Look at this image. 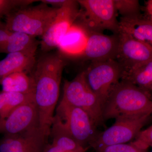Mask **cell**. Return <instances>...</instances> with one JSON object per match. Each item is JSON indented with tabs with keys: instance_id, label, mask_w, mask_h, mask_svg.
Instances as JSON below:
<instances>
[{
	"instance_id": "21",
	"label": "cell",
	"mask_w": 152,
	"mask_h": 152,
	"mask_svg": "<svg viewBox=\"0 0 152 152\" xmlns=\"http://www.w3.org/2000/svg\"><path fill=\"white\" fill-rule=\"evenodd\" d=\"M34 100L33 94L0 92V119H4L17 107Z\"/></svg>"
},
{
	"instance_id": "30",
	"label": "cell",
	"mask_w": 152,
	"mask_h": 152,
	"mask_svg": "<svg viewBox=\"0 0 152 152\" xmlns=\"http://www.w3.org/2000/svg\"><path fill=\"white\" fill-rule=\"evenodd\" d=\"M88 149V148H83L80 149L74 150V151H69L66 152H86L87 151Z\"/></svg>"
},
{
	"instance_id": "6",
	"label": "cell",
	"mask_w": 152,
	"mask_h": 152,
	"mask_svg": "<svg viewBox=\"0 0 152 152\" xmlns=\"http://www.w3.org/2000/svg\"><path fill=\"white\" fill-rule=\"evenodd\" d=\"M61 100L86 112L97 127L103 124L102 104L87 84L83 71L72 80L65 81Z\"/></svg>"
},
{
	"instance_id": "22",
	"label": "cell",
	"mask_w": 152,
	"mask_h": 152,
	"mask_svg": "<svg viewBox=\"0 0 152 152\" xmlns=\"http://www.w3.org/2000/svg\"><path fill=\"white\" fill-rule=\"evenodd\" d=\"M118 14L122 18L141 16L140 4L137 0H115Z\"/></svg>"
},
{
	"instance_id": "14",
	"label": "cell",
	"mask_w": 152,
	"mask_h": 152,
	"mask_svg": "<svg viewBox=\"0 0 152 152\" xmlns=\"http://www.w3.org/2000/svg\"><path fill=\"white\" fill-rule=\"evenodd\" d=\"M88 35L86 28L77 20L57 48L60 56L81 57L86 45Z\"/></svg>"
},
{
	"instance_id": "27",
	"label": "cell",
	"mask_w": 152,
	"mask_h": 152,
	"mask_svg": "<svg viewBox=\"0 0 152 152\" xmlns=\"http://www.w3.org/2000/svg\"><path fill=\"white\" fill-rule=\"evenodd\" d=\"M39 1L48 5H51L53 7L60 8L66 3L67 0H41Z\"/></svg>"
},
{
	"instance_id": "31",
	"label": "cell",
	"mask_w": 152,
	"mask_h": 152,
	"mask_svg": "<svg viewBox=\"0 0 152 152\" xmlns=\"http://www.w3.org/2000/svg\"><path fill=\"white\" fill-rule=\"evenodd\" d=\"M150 126L152 127V125H151V126Z\"/></svg>"
},
{
	"instance_id": "26",
	"label": "cell",
	"mask_w": 152,
	"mask_h": 152,
	"mask_svg": "<svg viewBox=\"0 0 152 152\" xmlns=\"http://www.w3.org/2000/svg\"><path fill=\"white\" fill-rule=\"evenodd\" d=\"M12 33L7 28L5 22L0 20V53H2Z\"/></svg>"
},
{
	"instance_id": "3",
	"label": "cell",
	"mask_w": 152,
	"mask_h": 152,
	"mask_svg": "<svg viewBox=\"0 0 152 152\" xmlns=\"http://www.w3.org/2000/svg\"><path fill=\"white\" fill-rule=\"evenodd\" d=\"M59 9L41 3L37 6L16 9L5 17V23L12 32L42 37L56 16Z\"/></svg>"
},
{
	"instance_id": "15",
	"label": "cell",
	"mask_w": 152,
	"mask_h": 152,
	"mask_svg": "<svg viewBox=\"0 0 152 152\" xmlns=\"http://www.w3.org/2000/svg\"><path fill=\"white\" fill-rule=\"evenodd\" d=\"M36 53V51H26L10 53L0 60V85L3 79L14 73H31L37 61Z\"/></svg>"
},
{
	"instance_id": "28",
	"label": "cell",
	"mask_w": 152,
	"mask_h": 152,
	"mask_svg": "<svg viewBox=\"0 0 152 152\" xmlns=\"http://www.w3.org/2000/svg\"><path fill=\"white\" fill-rule=\"evenodd\" d=\"M43 152H64L53 144L49 143L47 145Z\"/></svg>"
},
{
	"instance_id": "11",
	"label": "cell",
	"mask_w": 152,
	"mask_h": 152,
	"mask_svg": "<svg viewBox=\"0 0 152 152\" xmlns=\"http://www.w3.org/2000/svg\"><path fill=\"white\" fill-rule=\"evenodd\" d=\"M49 136L39 126L13 135H4L0 140V152H43Z\"/></svg>"
},
{
	"instance_id": "16",
	"label": "cell",
	"mask_w": 152,
	"mask_h": 152,
	"mask_svg": "<svg viewBox=\"0 0 152 152\" xmlns=\"http://www.w3.org/2000/svg\"><path fill=\"white\" fill-rule=\"evenodd\" d=\"M120 31L149 44L152 46V20L141 16L132 18H121Z\"/></svg>"
},
{
	"instance_id": "23",
	"label": "cell",
	"mask_w": 152,
	"mask_h": 152,
	"mask_svg": "<svg viewBox=\"0 0 152 152\" xmlns=\"http://www.w3.org/2000/svg\"><path fill=\"white\" fill-rule=\"evenodd\" d=\"M38 1L34 0H0V20L16 9L28 7Z\"/></svg>"
},
{
	"instance_id": "4",
	"label": "cell",
	"mask_w": 152,
	"mask_h": 152,
	"mask_svg": "<svg viewBox=\"0 0 152 152\" xmlns=\"http://www.w3.org/2000/svg\"><path fill=\"white\" fill-rule=\"evenodd\" d=\"M80 14L77 20L88 31L103 33L111 31L115 34L120 31L119 21L115 0H79Z\"/></svg>"
},
{
	"instance_id": "7",
	"label": "cell",
	"mask_w": 152,
	"mask_h": 152,
	"mask_svg": "<svg viewBox=\"0 0 152 152\" xmlns=\"http://www.w3.org/2000/svg\"><path fill=\"white\" fill-rule=\"evenodd\" d=\"M151 115L144 114L117 118L113 126L98 133L90 147L96 152H103L110 146L131 141L141 131Z\"/></svg>"
},
{
	"instance_id": "17",
	"label": "cell",
	"mask_w": 152,
	"mask_h": 152,
	"mask_svg": "<svg viewBox=\"0 0 152 152\" xmlns=\"http://www.w3.org/2000/svg\"><path fill=\"white\" fill-rule=\"evenodd\" d=\"M121 80L139 87L152 98V59L132 69L124 72Z\"/></svg>"
},
{
	"instance_id": "29",
	"label": "cell",
	"mask_w": 152,
	"mask_h": 152,
	"mask_svg": "<svg viewBox=\"0 0 152 152\" xmlns=\"http://www.w3.org/2000/svg\"><path fill=\"white\" fill-rule=\"evenodd\" d=\"M145 10L149 18L152 20V0H148L146 2Z\"/></svg>"
},
{
	"instance_id": "13",
	"label": "cell",
	"mask_w": 152,
	"mask_h": 152,
	"mask_svg": "<svg viewBox=\"0 0 152 152\" xmlns=\"http://www.w3.org/2000/svg\"><path fill=\"white\" fill-rule=\"evenodd\" d=\"M39 126L37 110L34 100L22 104L4 119H0V134H18Z\"/></svg>"
},
{
	"instance_id": "1",
	"label": "cell",
	"mask_w": 152,
	"mask_h": 152,
	"mask_svg": "<svg viewBox=\"0 0 152 152\" xmlns=\"http://www.w3.org/2000/svg\"><path fill=\"white\" fill-rule=\"evenodd\" d=\"M65 62L59 54L45 53L30 73L40 128L50 136Z\"/></svg>"
},
{
	"instance_id": "18",
	"label": "cell",
	"mask_w": 152,
	"mask_h": 152,
	"mask_svg": "<svg viewBox=\"0 0 152 152\" xmlns=\"http://www.w3.org/2000/svg\"><path fill=\"white\" fill-rule=\"evenodd\" d=\"M1 86L3 91L34 94V81L30 75L25 72H17L7 76Z\"/></svg>"
},
{
	"instance_id": "12",
	"label": "cell",
	"mask_w": 152,
	"mask_h": 152,
	"mask_svg": "<svg viewBox=\"0 0 152 152\" xmlns=\"http://www.w3.org/2000/svg\"><path fill=\"white\" fill-rule=\"evenodd\" d=\"M88 32L86 45L81 58L91 62L116 60L119 42L118 34L107 35L88 30Z\"/></svg>"
},
{
	"instance_id": "10",
	"label": "cell",
	"mask_w": 152,
	"mask_h": 152,
	"mask_svg": "<svg viewBox=\"0 0 152 152\" xmlns=\"http://www.w3.org/2000/svg\"><path fill=\"white\" fill-rule=\"evenodd\" d=\"M119 42L116 60L127 72L152 59V46L120 31Z\"/></svg>"
},
{
	"instance_id": "25",
	"label": "cell",
	"mask_w": 152,
	"mask_h": 152,
	"mask_svg": "<svg viewBox=\"0 0 152 152\" xmlns=\"http://www.w3.org/2000/svg\"><path fill=\"white\" fill-rule=\"evenodd\" d=\"M103 152H147L146 150L140 148L132 142L113 145L107 147Z\"/></svg>"
},
{
	"instance_id": "24",
	"label": "cell",
	"mask_w": 152,
	"mask_h": 152,
	"mask_svg": "<svg viewBox=\"0 0 152 152\" xmlns=\"http://www.w3.org/2000/svg\"><path fill=\"white\" fill-rule=\"evenodd\" d=\"M132 143L140 148L146 150L149 147L152 148V127L149 126L141 131Z\"/></svg>"
},
{
	"instance_id": "2",
	"label": "cell",
	"mask_w": 152,
	"mask_h": 152,
	"mask_svg": "<svg viewBox=\"0 0 152 152\" xmlns=\"http://www.w3.org/2000/svg\"><path fill=\"white\" fill-rule=\"evenodd\" d=\"M104 121L120 117L152 114V98L137 86L125 81L115 85L103 107Z\"/></svg>"
},
{
	"instance_id": "20",
	"label": "cell",
	"mask_w": 152,
	"mask_h": 152,
	"mask_svg": "<svg viewBox=\"0 0 152 152\" xmlns=\"http://www.w3.org/2000/svg\"><path fill=\"white\" fill-rule=\"evenodd\" d=\"M40 42L35 37L18 32H12L2 53L36 51Z\"/></svg>"
},
{
	"instance_id": "9",
	"label": "cell",
	"mask_w": 152,
	"mask_h": 152,
	"mask_svg": "<svg viewBox=\"0 0 152 152\" xmlns=\"http://www.w3.org/2000/svg\"><path fill=\"white\" fill-rule=\"evenodd\" d=\"M77 1L67 0L59 9L56 16L40 42L41 49L48 53L58 48L63 38L77 20L80 12Z\"/></svg>"
},
{
	"instance_id": "19",
	"label": "cell",
	"mask_w": 152,
	"mask_h": 152,
	"mask_svg": "<svg viewBox=\"0 0 152 152\" xmlns=\"http://www.w3.org/2000/svg\"><path fill=\"white\" fill-rule=\"evenodd\" d=\"M50 138L52 139V143L64 152L84 148L76 141L59 122L54 118L51 128Z\"/></svg>"
},
{
	"instance_id": "8",
	"label": "cell",
	"mask_w": 152,
	"mask_h": 152,
	"mask_svg": "<svg viewBox=\"0 0 152 152\" xmlns=\"http://www.w3.org/2000/svg\"><path fill=\"white\" fill-rule=\"evenodd\" d=\"M87 84L103 107L114 86L121 80L123 69L116 60L91 62L83 71Z\"/></svg>"
},
{
	"instance_id": "5",
	"label": "cell",
	"mask_w": 152,
	"mask_h": 152,
	"mask_svg": "<svg viewBox=\"0 0 152 152\" xmlns=\"http://www.w3.org/2000/svg\"><path fill=\"white\" fill-rule=\"evenodd\" d=\"M54 118L84 148L90 147L99 133L97 127L86 112L62 100L57 106Z\"/></svg>"
},
{
	"instance_id": "32",
	"label": "cell",
	"mask_w": 152,
	"mask_h": 152,
	"mask_svg": "<svg viewBox=\"0 0 152 152\" xmlns=\"http://www.w3.org/2000/svg\"><path fill=\"white\" fill-rule=\"evenodd\" d=\"M151 152H152V151H151Z\"/></svg>"
}]
</instances>
